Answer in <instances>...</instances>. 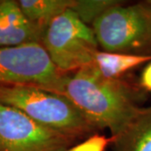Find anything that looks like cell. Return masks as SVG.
<instances>
[{
	"instance_id": "obj_4",
	"label": "cell",
	"mask_w": 151,
	"mask_h": 151,
	"mask_svg": "<svg viewBox=\"0 0 151 151\" xmlns=\"http://www.w3.org/2000/svg\"><path fill=\"white\" fill-rule=\"evenodd\" d=\"M41 45L55 67L64 74L92 64L99 50L92 28L70 9L50 23L44 32Z\"/></svg>"
},
{
	"instance_id": "obj_2",
	"label": "cell",
	"mask_w": 151,
	"mask_h": 151,
	"mask_svg": "<svg viewBox=\"0 0 151 151\" xmlns=\"http://www.w3.org/2000/svg\"><path fill=\"white\" fill-rule=\"evenodd\" d=\"M0 103L76 139L96 131L67 97L36 86L0 85Z\"/></svg>"
},
{
	"instance_id": "obj_3",
	"label": "cell",
	"mask_w": 151,
	"mask_h": 151,
	"mask_svg": "<svg viewBox=\"0 0 151 151\" xmlns=\"http://www.w3.org/2000/svg\"><path fill=\"white\" fill-rule=\"evenodd\" d=\"M98 45L105 51L151 55V4L119 3L92 24Z\"/></svg>"
},
{
	"instance_id": "obj_8",
	"label": "cell",
	"mask_w": 151,
	"mask_h": 151,
	"mask_svg": "<svg viewBox=\"0 0 151 151\" xmlns=\"http://www.w3.org/2000/svg\"><path fill=\"white\" fill-rule=\"evenodd\" d=\"M113 145L114 151H151V106L139 109Z\"/></svg>"
},
{
	"instance_id": "obj_1",
	"label": "cell",
	"mask_w": 151,
	"mask_h": 151,
	"mask_svg": "<svg viewBox=\"0 0 151 151\" xmlns=\"http://www.w3.org/2000/svg\"><path fill=\"white\" fill-rule=\"evenodd\" d=\"M142 89L120 79L103 77L92 65L66 76L63 96L98 129H108L115 138L140 108Z\"/></svg>"
},
{
	"instance_id": "obj_14",
	"label": "cell",
	"mask_w": 151,
	"mask_h": 151,
	"mask_svg": "<svg viewBox=\"0 0 151 151\" xmlns=\"http://www.w3.org/2000/svg\"><path fill=\"white\" fill-rule=\"evenodd\" d=\"M149 2H150V4H151V1H149Z\"/></svg>"
},
{
	"instance_id": "obj_10",
	"label": "cell",
	"mask_w": 151,
	"mask_h": 151,
	"mask_svg": "<svg viewBox=\"0 0 151 151\" xmlns=\"http://www.w3.org/2000/svg\"><path fill=\"white\" fill-rule=\"evenodd\" d=\"M18 4L28 20L44 35L55 18L70 9L72 0H19Z\"/></svg>"
},
{
	"instance_id": "obj_6",
	"label": "cell",
	"mask_w": 151,
	"mask_h": 151,
	"mask_svg": "<svg viewBox=\"0 0 151 151\" xmlns=\"http://www.w3.org/2000/svg\"><path fill=\"white\" fill-rule=\"evenodd\" d=\"M75 140L0 103V151H65Z\"/></svg>"
},
{
	"instance_id": "obj_13",
	"label": "cell",
	"mask_w": 151,
	"mask_h": 151,
	"mask_svg": "<svg viewBox=\"0 0 151 151\" xmlns=\"http://www.w3.org/2000/svg\"><path fill=\"white\" fill-rule=\"evenodd\" d=\"M139 86L142 90L151 92V60L146 64L141 72Z\"/></svg>"
},
{
	"instance_id": "obj_5",
	"label": "cell",
	"mask_w": 151,
	"mask_h": 151,
	"mask_svg": "<svg viewBox=\"0 0 151 151\" xmlns=\"http://www.w3.org/2000/svg\"><path fill=\"white\" fill-rule=\"evenodd\" d=\"M67 76L55 67L40 43L0 48V85L36 86L63 96Z\"/></svg>"
},
{
	"instance_id": "obj_9",
	"label": "cell",
	"mask_w": 151,
	"mask_h": 151,
	"mask_svg": "<svg viewBox=\"0 0 151 151\" xmlns=\"http://www.w3.org/2000/svg\"><path fill=\"white\" fill-rule=\"evenodd\" d=\"M151 60V55H136L98 50L92 61L96 70L108 79H120L128 71Z\"/></svg>"
},
{
	"instance_id": "obj_7",
	"label": "cell",
	"mask_w": 151,
	"mask_h": 151,
	"mask_svg": "<svg viewBox=\"0 0 151 151\" xmlns=\"http://www.w3.org/2000/svg\"><path fill=\"white\" fill-rule=\"evenodd\" d=\"M43 33L26 19L18 1L0 0V48L40 43Z\"/></svg>"
},
{
	"instance_id": "obj_12",
	"label": "cell",
	"mask_w": 151,
	"mask_h": 151,
	"mask_svg": "<svg viewBox=\"0 0 151 151\" xmlns=\"http://www.w3.org/2000/svg\"><path fill=\"white\" fill-rule=\"evenodd\" d=\"M113 138L94 134L88 139L75 146H71L65 151H105L108 145L113 144Z\"/></svg>"
},
{
	"instance_id": "obj_11",
	"label": "cell",
	"mask_w": 151,
	"mask_h": 151,
	"mask_svg": "<svg viewBox=\"0 0 151 151\" xmlns=\"http://www.w3.org/2000/svg\"><path fill=\"white\" fill-rule=\"evenodd\" d=\"M121 3L115 0H72L70 10L86 24H92L111 7Z\"/></svg>"
}]
</instances>
